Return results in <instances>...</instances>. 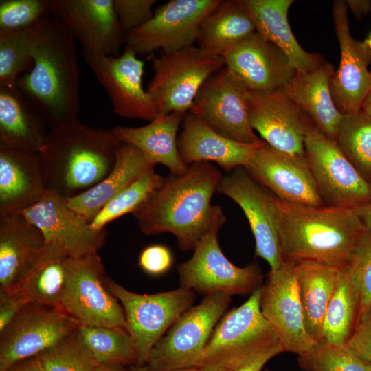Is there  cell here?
<instances>
[{
    "label": "cell",
    "instance_id": "1",
    "mask_svg": "<svg viewBox=\"0 0 371 371\" xmlns=\"http://www.w3.org/2000/svg\"><path fill=\"white\" fill-rule=\"evenodd\" d=\"M223 175L210 162H196L181 175L164 178L161 188L134 213L146 235L170 233L183 251H194L208 233L220 230L226 217L211 200Z\"/></svg>",
    "mask_w": 371,
    "mask_h": 371
},
{
    "label": "cell",
    "instance_id": "2",
    "mask_svg": "<svg viewBox=\"0 0 371 371\" xmlns=\"http://www.w3.org/2000/svg\"><path fill=\"white\" fill-rule=\"evenodd\" d=\"M76 44L58 18L52 15L43 20L33 46L34 65L15 84L49 128L78 120L80 70Z\"/></svg>",
    "mask_w": 371,
    "mask_h": 371
},
{
    "label": "cell",
    "instance_id": "3",
    "mask_svg": "<svg viewBox=\"0 0 371 371\" xmlns=\"http://www.w3.org/2000/svg\"><path fill=\"white\" fill-rule=\"evenodd\" d=\"M122 143L111 129L78 120L49 128L38 153L46 190L68 199L92 188L113 168Z\"/></svg>",
    "mask_w": 371,
    "mask_h": 371
},
{
    "label": "cell",
    "instance_id": "4",
    "mask_svg": "<svg viewBox=\"0 0 371 371\" xmlns=\"http://www.w3.org/2000/svg\"><path fill=\"white\" fill-rule=\"evenodd\" d=\"M277 205L284 260L340 267L366 231L355 207L296 205L278 199Z\"/></svg>",
    "mask_w": 371,
    "mask_h": 371
},
{
    "label": "cell",
    "instance_id": "5",
    "mask_svg": "<svg viewBox=\"0 0 371 371\" xmlns=\"http://www.w3.org/2000/svg\"><path fill=\"white\" fill-rule=\"evenodd\" d=\"M261 287L222 317L203 350L199 368L235 371L260 352L281 344L262 315Z\"/></svg>",
    "mask_w": 371,
    "mask_h": 371
},
{
    "label": "cell",
    "instance_id": "6",
    "mask_svg": "<svg viewBox=\"0 0 371 371\" xmlns=\"http://www.w3.org/2000/svg\"><path fill=\"white\" fill-rule=\"evenodd\" d=\"M231 295H205L182 313L153 347L146 366L150 371H175L199 368L203 350L225 315Z\"/></svg>",
    "mask_w": 371,
    "mask_h": 371
},
{
    "label": "cell",
    "instance_id": "7",
    "mask_svg": "<svg viewBox=\"0 0 371 371\" xmlns=\"http://www.w3.org/2000/svg\"><path fill=\"white\" fill-rule=\"evenodd\" d=\"M225 66L221 56L191 45L152 58L153 76L147 92L159 115L188 113L203 83Z\"/></svg>",
    "mask_w": 371,
    "mask_h": 371
},
{
    "label": "cell",
    "instance_id": "8",
    "mask_svg": "<svg viewBox=\"0 0 371 371\" xmlns=\"http://www.w3.org/2000/svg\"><path fill=\"white\" fill-rule=\"evenodd\" d=\"M110 292L121 304L136 352V365H146L150 350L175 320L192 307L195 293L179 287L155 294H138L106 279Z\"/></svg>",
    "mask_w": 371,
    "mask_h": 371
},
{
    "label": "cell",
    "instance_id": "9",
    "mask_svg": "<svg viewBox=\"0 0 371 371\" xmlns=\"http://www.w3.org/2000/svg\"><path fill=\"white\" fill-rule=\"evenodd\" d=\"M98 253L70 258L60 310L80 324L126 329L123 308L106 284Z\"/></svg>",
    "mask_w": 371,
    "mask_h": 371
},
{
    "label": "cell",
    "instance_id": "10",
    "mask_svg": "<svg viewBox=\"0 0 371 371\" xmlns=\"http://www.w3.org/2000/svg\"><path fill=\"white\" fill-rule=\"evenodd\" d=\"M218 232L206 234L197 244L192 257L177 265L180 287L205 295L251 294L262 286L258 264L240 267L231 262L220 247Z\"/></svg>",
    "mask_w": 371,
    "mask_h": 371
},
{
    "label": "cell",
    "instance_id": "11",
    "mask_svg": "<svg viewBox=\"0 0 371 371\" xmlns=\"http://www.w3.org/2000/svg\"><path fill=\"white\" fill-rule=\"evenodd\" d=\"M305 156L324 201L355 207L371 203V183L341 152L336 141L311 126L304 138Z\"/></svg>",
    "mask_w": 371,
    "mask_h": 371
},
{
    "label": "cell",
    "instance_id": "12",
    "mask_svg": "<svg viewBox=\"0 0 371 371\" xmlns=\"http://www.w3.org/2000/svg\"><path fill=\"white\" fill-rule=\"evenodd\" d=\"M189 111L229 139L256 146L265 143L250 125L247 89L225 66L203 83Z\"/></svg>",
    "mask_w": 371,
    "mask_h": 371
},
{
    "label": "cell",
    "instance_id": "13",
    "mask_svg": "<svg viewBox=\"0 0 371 371\" xmlns=\"http://www.w3.org/2000/svg\"><path fill=\"white\" fill-rule=\"evenodd\" d=\"M217 192L242 209L255 239V255L264 259L270 271L284 262L278 229L277 198L257 182L245 167L223 175Z\"/></svg>",
    "mask_w": 371,
    "mask_h": 371
},
{
    "label": "cell",
    "instance_id": "14",
    "mask_svg": "<svg viewBox=\"0 0 371 371\" xmlns=\"http://www.w3.org/2000/svg\"><path fill=\"white\" fill-rule=\"evenodd\" d=\"M78 324L60 309L27 304L1 332L0 371L54 347L74 335Z\"/></svg>",
    "mask_w": 371,
    "mask_h": 371
},
{
    "label": "cell",
    "instance_id": "15",
    "mask_svg": "<svg viewBox=\"0 0 371 371\" xmlns=\"http://www.w3.org/2000/svg\"><path fill=\"white\" fill-rule=\"evenodd\" d=\"M219 0H171L157 8L153 17L126 34L125 45L137 55L156 50L176 51L196 43L201 22Z\"/></svg>",
    "mask_w": 371,
    "mask_h": 371
},
{
    "label": "cell",
    "instance_id": "16",
    "mask_svg": "<svg viewBox=\"0 0 371 371\" xmlns=\"http://www.w3.org/2000/svg\"><path fill=\"white\" fill-rule=\"evenodd\" d=\"M296 263L284 260L278 269L269 271L266 283L261 287L260 307L284 352L299 356L310 351L317 341L309 335L304 325Z\"/></svg>",
    "mask_w": 371,
    "mask_h": 371
},
{
    "label": "cell",
    "instance_id": "17",
    "mask_svg": "<svg viewBox=\"0 0 371 371\" xmlns=\"http://www.w3.org/2000/svg\"><path fill=\"white\" fill-rule=\"evenodd\" d=\"M58 18L82 47L85 59L118 56L126 33L116 14L113 0H52Z\"/></svg>",
    "mask_w": 371,
    "mask_h": 371
},
{
    "label": "cell",
    "instance_id": "18",
    "mask_svg": "<svg viewBox=\"0 0 371 371\" xmlns=\"http://www.w3.org/2000/svg\"><path fill=\"white\" fill-rule=\"evenodd\" d=\"M137 56L125 45L118 56L93 57L85 61L105 89L116 115L150 122L159 113L152 98L143 87L144 62Z\"/></svg>",
    "mask_w": 371,
    "mask_h": 371
},
{
    "label": "cell",
    "instance_id": "19",
    "mask_svg": "<svg viewBox=\"0 0 371 371\" xmlns=\"http://www.w3.org/2000/svg\"><path fill=\"white\" fill-rule=\"evenodd\" d=\"M245 168L281 201L324 205L305 155L284 153L265 143L254 151Z\"/></svg>",
    "mask_w": 371,
    "mask_h": 371
},
{
    "label": "cell",
    "instance_id": "20",
    "mask_svg": "<svg viewBox=\"0 0 371 371\" xmlns=\"http://www.w3.org/2000/svg\"><path fill=\"white\" fill-rule=\"evenodd\" d=\"M21 213L41 231L46 243L61 245L71 258L98 253L107 235L106 229L93 228L54 191L46 190L37 203Z\"/></svg>",
    "mask_w": 371,
    "mask_h": 371
},
{
    "label": "cell",
    "instance_id": "21",
    "mask_svg": "<svg viewBox=\"0 0 371 371\" xmlns=\"http://www.w3.org/2000/svg\"><path fill=\"white\" fill-rule=\"evenodd\" d=\"M346 1L333 3L335 31L340 47L339 67L330 80V90L341 113L358 111L371 87V50L350 34Z\"/></svg>",
    "mask_w": 371,
    "mask_h": 371
},
{
    "label": "cell",
    "instance_id": "22",
    "mask_svg": "<svg viewBox=\"0 0 371 371\" xmlns=\"http://www.w3.org/2000/svg\"><path fill=\"white\" fill-rule=\"evenodd\" d=\"M247 102L250 125L266 144L284 153L305 155V135L311 125L297 105L281 91L247 89Z\"/></svg>",
    "mask_w": 371,
    "mask_h": 371
},
{
    "label": "cell",
    "instance_id": "23",
    "mask_svg": "<svg viewBox=\"0 0 371 371\" xmlns=\"http://www.w3.org/2000/svg\"><path fill=\"white\" fill-rule=\"evenodd\" d=\"M222 57L240 83L252 91H280L295 72L284 53L257 31Z\"/></svg>",
    "mask_w": 371,
    "mask_h": 371
},
{
    "label": "cell",
    "instance_id": "24",
    "mask_svg": "<svg viewBox=\"0 0 371 371\" xmlns=\"http://www.w3.org/2000/svg\"><path fill=\"white\" fill-rule=\"evenodd\" d=\"M45 245L41 231L23 214H0V290H16Z\"/></svg>",
    "mask_w": 371,
    "mask_h": 371
},
{
    "label": "cell",
    "instance_id": "25",
    "mask_svg": "<svg viewBox=\"0 0 371 371\" xmlns=\"http://www.w3.org/2000/svg\"><path fill=\"white\" fill-rule=\"evenodd\" d=\"M334 71L332 65L320 61L311 70L295 71L280 91L313 120L322 133L336 141L343 113L330 90Z\"/></svg>",
    "mask_w": 371,
    "mask_h": 371
},
{
    "label": "cell",
    "instance_id": "26",
    "mask_svg": "<svg viewBox=\"0 0 371 371\" xmlns=\"http://www.w3.org/2000/svg\"><path fill=\"white\" fill-rule=\"evenodd\" d=\"M181 126L177 148L181 160L188 166L196 162L214 161L224 170L230 172L238 167L245 168L254 151L260 147L224 137L190 111Z\"/></svg>",
    "mask_w": 371,
    "mask_h": 371
},
{
    "label": "cell",
    "instance_id": "27",
    "mask_svg": "<svg viewBox=\"0 0 371 371\" xmlns=\"http://www.w3.org/2000/svg\"><path fill=\"white\" fill-rule=\"evenodd\" d=\"M45 191L39 155L0 146V214L23 212Z\"/></svg>",
    "mask_w": 371,
    "mask_h": 371
},
{
    "label": "cell",
    "instance_id": "28",
    "mask_svg": "<svg viewBox=\"0 0 371 371\" xmlns=\"http://www.w3.org/2000/svg\"><path fill=\"white\" fill-rule=\"evenodd\" d=\"M48 132L43 116L16 85L0 86V146L38 154Z\"/></svg>",
    "mask_w": 371,
    "mask_h": 371
},
{
    "label": "cell",
    "instance_id": "29",
    "mask_svg": "<svg viewBox=\"0 0 371 371\" xmlns=\"http://www.w3.org/2000/svg\"><path fill=\"white\" fill-rule=\"evenodd\" d=\"M186 113L159 115L143 126H116L111 130L121 142L138 148L152 164H161L168 168L170 175H181L189 166L180 157L177 134Z\"/></svg>",
    "mask_w": 371,
    "mask_h": 371
},
{
    "label": "cell",
    "instance_id": "30",
    "mask_svg": "<svg viewBox=\"0 0 371 371\" xmlns=\"http://www.w3.org/2000/svg\"><path fill=\"white\" fill-rule=\"evenodd\" d=\"M154 166L138 148L122 143L115 164L105 177L85 192L65 199L66 202L70 208L91 223L112 198Z\"/></svg>",
    "mask_w": 371,
    "mask_h": 371
},
{
    "label": "cell",
    "instance_id": "31",
    "mask_svg": "<svg viewBox=\"0 0 371 371\" xmlns=\"http://www.w3.org/2000/svg\"><path fill=\"white\" fill-rule=\"evenodd\" d=\"M252 17L256 31L278 47L296 71L315 68L321 61L316 54L302 49L288 21L292 0H242Z\"/></svg>",
    "mask_w": 371,
    "mask_h": 371
},
{
    "label": "cell",
    "instance_id": "32",
    "mask_svg": "<svg viewBox=\"0 0 371 371\" xmlns=\"http://www.w3.org/2000/svg\"><path fill=\"white\" fill-rule=\"evenodd\" d=\"M256 32L255 23L242 1L219 0L201 23L196 46L222 56Z\"/></svg>",
    "mask_w": 371,
    "mask_h": 371
},
{
    "label": "cell",
    "instance_id": "33",
    "mask_svg": "<svg viewBox=\"0 0 371 371\" xmlns=\"http://www.w3.org/2000/svg\"><path fill=\"white\" fill-rule=\"evenodd\" d=\"M339 267L314 261L296 263V276L304 325L316 341H322L324 316L335 291Z\"/></svg>",
    "mask_w": 371,
    "mask_h": 371
},
{
    "label": "cell",
    "instance_id": "34",
    "mask_svg": "<svg viewBox=\"0 0 371 371\" xmlns=\"http://www.w3.org/2000/svg\"><path fill=\"white\" fill-rule=\"evenodd\" d=\"M70 258L61 245L46 243L41 258L16 290L28 304L60 309Z\"/></svg>",
    "mask_w": 371,
    "mask_h": 371
},
{
    "label": "cell",
    "instance_id": "35",
    "mask_svg": "<svg viewBox=\"0 0 371 371\" xmlns=\"http://www.w3.org/2000/svg\"><path fill=\"white\" fill-rule=\"evenodd\" d=\"M359 284L346 264L339 267L337 283L328 306L322 327V341L346 344L359 322Z\"/></svg>",
    "mask_w": 371,
    "mask_h": 371
},
{
    "label": "cell",
    "instance_id": "36",
    "mask_svg": "<svg viewBox=\"0 0 371 371\" xmlns=\"http://www.w3.org/2000/svg\"><path fill=\"white\" fill-rule=\"evenodd\" d=\"M76 335L98 365L136 364L135 347L125 328L79 324Z\"/></svg>",
    "mask_w": 371,
    "mask_h": 371
},
{
    "label": "cell",
    "instance_id": "37",
    "mask_svg": "<svg viewBox=\"0 0 371 371\" xmlns=\"http://www.w3.org/2000/svg\"><path fill=\"white\" fill-rule=\"evenodd\" d=\"M42 21L25 29L0 30V86L15 85L32 69L33 46Z\"/></svg>",
    "mask_w": 371,
    "mask_h": 371
},
{
    "label": "cell",
    "instance_id": "38",
    "mask_svg": "<svg viewBox=\"0 0 371 371\" xmlns=\"http://www.w3.org/2000/svg\"><path fill=\"white\" fill-rule=\"evenodd\" d=\"M336 142L346 157L371 180V117L361 109L343 113Z\"/></svg>",
    "mask_w": 371,
    "mask_h": 371
},
{
    "label": "cell",
    "instance_id": "39",
    "mask_svg": "<svg viewBox=\"0 0 371 371\" xmlns=\"http://www.w3.org/2000/svg\"><path fill=\"white\" fill-rule=\"evenodd\" d=\"M164 178L154 169L146 172L112 198L90 223L97 230L106 229L110 222L137 211L158 189Z\"/></svg>",
    "mask_w": 371,
    "mask_h": 371
},
{
    "label": "cell",
    "instance_id": "40",
    "mask_svg": "<svg viewBox=\"0 0 371 371\" xmlns=\"http://www.w3.org/2000/svg\"><path fill=\"white\" fill-rule=\"evenodd\" d=\"M297 363L304 371H371V365L346 344L317 341L310 351L297 356Z\"/></svg>",
    "mask_w": 371,
    "mask_h": 371
},
{
    "label": "cell",
    "instance_id": "41",
    "mask_svg": "<svg viewBox=\"0 0 371 371\" xmlns=\"http://www.w3.org/2000/svg\"><path fill=\"white\" fill-rule=\"evenodd\" d=\"M38 357L45 371H96L98 365L76 333Z\"/></svg>",
    "mask_w": 371,
    "mask_h": 371
},
{
    "label": "cell",
    "instance_id": "42",
    "mask_svg": "<svg viewBox=\"0 0 371 371\" xmlns=\"http://www.w3.org/2000/svg\"><path fill=\"white\" fill-rule=\"evenodd\" d=\"M52 15V0H1L0 30L27 28Z\"/></svg>",
    "mask_w": 371,
    "mask_h": 371
},
{
    "label": "cell",
    "instance_id": "43",
    "mask_svg": "<svg viewBox=\"0 0 371 371\" xmlns=\"http://www.w3.org/2000/svg\"><path fill=\"white\" fill-rule=\"evenodd\" d=\"M361 291L359 319L371 308V231H365L346 263Z\"/></svg>",
    "mask_w": 371,
    "mask_h": 371
},
{
    "label": "cell",
    "instance_id": "44",
    "mask_svg": "<svg viewBox=\"0 0 371 371\" xmlns=\"http://www.w3.org/2000/svg\"><path fill=\"white\" fill-rule=\"evenodd\" d=\"M155 0H113L120 23L127 34L147 23L153 16Z\"/></svg>",
    "mask_w": 371,
    "mask_h": 371
},
{
    "label": "cell",
    "instance_id": "45",
    "mask_svg": "<svg viewBox=\"0 0 371 371\" xmlns=\"http://www.w3.org/2000/svg\"><path fill=\"white\" fill-rule=\"evenodd\" d=\"M138 263L147 273L157 276L169 270L173 263V257L171 251L166 246L151 245L142 251Z\"/></svg>",
    "mask_w": 371,
    "mask_h": 371
},
{
    "label": "cell",
    "instance_id": "46",
    "mask_svg": "<svg viewBox=\"0 0 371 371\" xmlns=\"http://www.w3.org/2000/svg\"><path fill=\"white\" fill-rule=\"evenodd\" d=\"M346 344L361 359L371 365V308L359 319Z\"/></svg>",
    "mask_w": 371,
    "mask_h": 371
},
{
    "label": "cell",
    "instance_id": "47",
    "mask_svg": "<svg viewBox=\"0 0 371 371\" xmlns=\"http://www.w3.org/2000/svg\"><path fill=\"white\" fill-rule=\"evenodd\" d=\"M29 304L16 290H0V333Z\"/></svg>",
    "mask_w": 371,
    "mask_h": 371
},
{
    "label": "cell",
    "instance_id": "48",
    "mask_svg": "<svg viewBox=\"0 0 371 371\" xmlns=\"http://www.w3.org/2000/svg\"><path fill=\"white\" fill-rule=\"evenodd\" d=\"M284 352L282 344L274 345L257 354L235 371H262L268 361Z\"/></svg>",
    "mask_w": 371,
    "mask_h": 371
},
{
    "label": "cell",
    "instance_id": "49",
    "mask_svg": "<svg viewBox=\"0 0 371 371\" xmlns=\"http://www.w3.org/2000/svg\"><path fill=\"white\" fill-rule=\"evenodd\" d=\"M7 371H45L38 357H31L19 361L11 366Z\"/></svg>",
    "mask_w": 371,
    "mask_h": 371
},
{
    "label": "cell",
    "instance_id": "50",
    "mask_svg": "<svg viewBox=\"0 0 371 371\" xmlns=\"http://www.w3.org/2000/svg\"><path fill=\"white\" fill-rule=\"evenodd\" d=\"M347 7L350 9L354 15L360 19L371 11V1L348 0L346 1Z\"/></svg>",
    "mask_w": 371,
    "mask_h": 371
},
{
    "label": "cell",
    "instance_id": "51",
    "mask_svg": "<svg viewBox=\"0 0 371 371\" xmlns=\"http://www.w3.org/2000/svg\"><path fill=\"white\" fill-rule=\"evenodd\" d=\"M355 209L366 231H371V203L355 207Z\"/></svg>",
    "mask_w": 371,
    "mask_h": 371
},
{
    "label": "cell",
    "instance_id": "52",
    "mask_svg": "<svg viewBox=\"0 0 371 371\" xmlns=\"http://www.w3.org/2000/svg\"><path fill=\"white\" fill-rule=\"evenodd\" d=\"M361 110L371 117V87L361 104Z\"/></svg>",
    "mask_w": 371,
    "mask_h": 371
},
{
    "label": "cell",
    "instance_id": "53",
    "mask_svg": "<svg viewBox=\"0 0 371 371\" xmlns=\"http://www.w3.org/2000/svg\"><path fill=\"white\" fill-rule=\"evenodd\" d=\"M96 371H127L123 366L97 365Z\"/></svg>",
    "mask_w": 371,
    "mask_h": 371
},
{
    "label": "cell",
    "instance_id": "54",
    "mask_svg": "<svg viewBox=\"0 0 371 371\" xmlns=\"http://www.w3.org/2000/svg\"><path fill=\"white\" fill-rule=\"evenodd\" d=\"M131 371H150V370L146 365H144V366L135 365L131 367Z\"/></svg>",
    "mask_w": 371,
    "mask_h": 371
},
{
    "label": "cell",
    "instance_id": "55",
    "mask_svg": "<svg viewBox=\"0 0 371 371\" xmlns=\"http://www.w3.org/2000/svg\"><path fill=\"white\" fill-rule=\"evenodd\" d=\"M175 371H208V370L202 369L201 368H191L181 369V370H175Z\"/></svg>",
    "mask_w": 371,
    "mask_h": 371
},
{
    "label": "cell",
    "instance_id": "56",
    "mask_svg": "<svg viewBox=\"0 0 371 371\" xmlns=\"http://www.w3.org/2000/svg\"><path fill=\"white\" fill-rule=\"evenodd\" d=\"M364 42L366 44V45L369 47V49L371 50V32L368 38Z\"/></svg>",
    "mask_w": 371,
    "mask_h": 371
},
{
    "label": "cell",
    "instance_id": "57",
    "mask_svg": "<svg viewBox=\"0 0 371 371\" xmlns=\"http://www.w3.org/2000/svg\"><path fill=\"white\" fill-rule=\"evenodd\" d=\"M265 371H271V370L269 369H265Z\"/></svg>",
    "mask_w": 371,
    "mask_h": 371
}]
</instances>
